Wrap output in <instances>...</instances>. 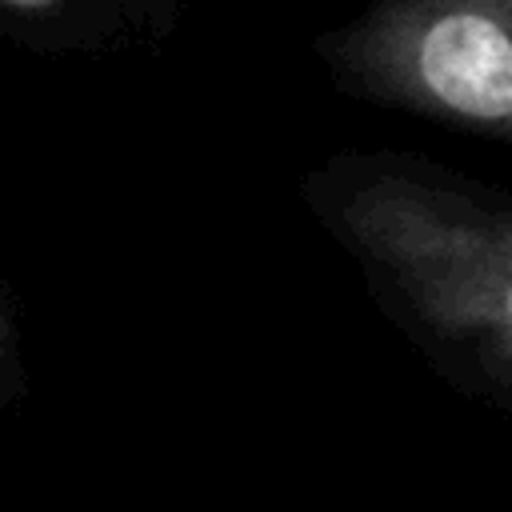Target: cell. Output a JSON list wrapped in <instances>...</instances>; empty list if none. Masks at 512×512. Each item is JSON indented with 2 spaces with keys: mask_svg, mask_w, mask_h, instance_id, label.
<instances>
[{
  "mask_svg": "<svg viewBox=\"0 0 512 512\" xmlns=\"http://www.w3.org/2000/svg\"><path fill=\"white\" fill-rule=\"evenodd\" d=\"M300 200L444 376L512 408V200L408 152H336Z\"/></svg>",
  "mask_w": 512,
  "mask_h": 512,
  "instance_id": "6da1fadb",
  "label": "cell"
},
{
  "mask_svg": "<svg viewBox=\"0 0 512 512\" xmlns=\"http://www.w3.org/2000/svg\"><path fill=\"white\" fill-rule=\"evenodd\" d=\"M184 0H0V40L48 56H100L164 40Z\"/></svg>",
  "mask_w": 512,
  "mask_h": 512,
  "instance_id": "3957f363",
  "label": "cell"
},
{
  "mask_svg": "<svg viewBox=\"0 0 512 512\" xmlns=\"http://www.w3.org/2000/svg\"><path fill=\"white\" fill-rule=\"evenodd\" d=\"M28 396V364H24V340L16 324L12 292L0 276V412L20 404Z\"/></svg>",
  "mask_w": 512,
  "mask_h": 512,
  "instance_id": "277c9868",
  "label": "cell"
},
{
  "mask_svg": "<svg viewBox=\"0 0 512 512\" xmlns=\"http://www.w3.org/2000/svg\"><path fill=\"white\" fill-rule=\"evenodd\" d=\"M316 56L364 104L512 144V0H368Z\"/></svg>",
  "mask_w": 512,
  "mask_h": 512,
  "instance_id": "7a4b0ae2",
  "label": "cell"
}]
</instances>
